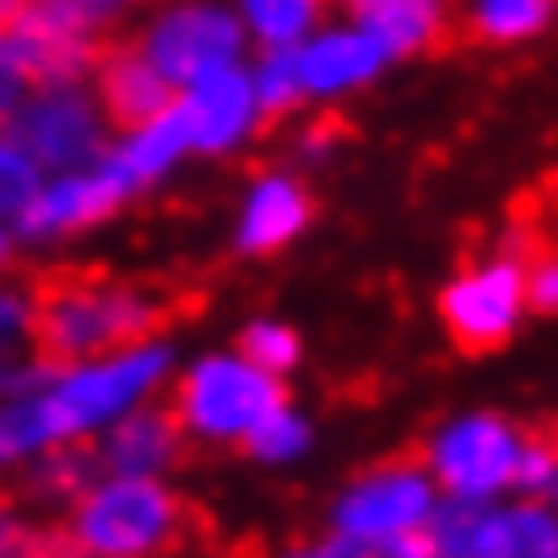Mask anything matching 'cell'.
Wrapping results in <instances>:
<instances>
[{
	"label": "cell",
	"instance_id": "277c9868",
	"mask_svg": "<svg viewBox=\"0 0 558 558\" xmlns=\"http://www.w3.org/2000/svg\"><path fill=\"white\" fill-rule=\"evenodd\" d=\"M526 310L521 293V271L494 250L461 244L456 260V282L439 293V315H445V337L461 359H488L515 337V320Z\"/></svg>",
	"mask_w": 558,
	"mask_h": 558
},
{
	"label": "cell",
	"instance_id": "4dcf8cb0",
	"mask_svg": "<svg viewBox=\"0 0 558 558\" xmlns=\"http://www.w3.org/2000/svg\"><path fill=\"white\" fill-rule=\"evenodd\" d=\"M16 98H22V82L0 65V125H11V114H16Z\"/></svg>",
	"mask_w": 558,
	"mask_h": 558
},
{
	"label": "cell",
	"instance_id": "1f68e13d",
	"mask_svg": "<svg viewBox=\"0 0 558 558\" xmlns=\"http://www.w3.org/2000/svg\"><path fill=\"white\" fill-rule=\"evenodd\" d=\"M27 5H33V0H0V38H5V33H11L22 16H27Z\"/></svg>",
	"mask_w": 558,
	"mask_h": 558
},
{
	"label": "cell",
	"instance_id": "2e32d148",
	"mask_svg": "<svg viewBox=\"0 0 558 558\" xmlns=\"http://www.w3.org/2000/svg\"><path fill=\"white\" fill-rule=\"evenodd\" d=\"M385 65V49L369 33H326L320 44L299 49V87L304 93H337L353 87Z\"/></svg>",
	"mask_w": 558,
	"mask_h": 558
},
{
	"label": "cell",
	"instance_id": "44dd1931",
	"mask_svg": "<svg viewBox=\"0 0 558 558\" xmlns=\"http://www.w3.org/2000/svg\"><path fill=\"white\" fill-rule=\"evenodd\" d=\"M554 477H558V450H554V423H521V456H515V477L510 494L548 505L554 499Z\"/></svg>",
	"mask_w": 558,
	"mask_h": 558
},
{
	"label": "cell",
	"instance_id": "ffe728a7",
	"mask_svg": "<svg viewBox=\"0 0 558 558\" xmlns=\"http://www.w3.org/2000/svg\"><path fill=\"white\" fill-rule=\"evenodd\" d=\"M260 136H271V125H282L299 104H304V87H299V49L282 44V49H266L260 60Z\"/></svg>",
	"mask_w": 558,
	"mask_h": 558
},
{
	"label": "cell",
	"instance_id": "52a82bcc",
	"mask_svg": "<svg viewBox=\"0 0 558 558\" xmlns=\"http://www.w3.org/2000/svg\"><path fill=\"white\" fill-rule=\"evenodd\" d=\"M169 369V348H136L114 364H82V369L60 374V385H49L38 401V417H44V434L49 445L54 439H76V434H93L98 423H114L120 412H131V401Z\"/></svg>",
	"mask_w": 558,
	"mask_h": 558
},
{
	"label": "cell",
	"instance_id": "9c48e42d",
	"mask_svg": "<svg viewBox=\"0 0 558 558\" xmlns=\"http://www.w3.org/2000/svg\"><path fill=\"white\" fill-rule=\"evenodd\" d=\"M244 33L228 11L217 5H180L169 16H158V27L147 33L142 54L153 60V71L169 82V87H190L195 76L217 71V65H233Z\"/></svg>",
	"mask_w": 558,
	"mask_h": 558
},
{
	"label": "cell",
	"instance_id": "83f0119b",
	"mask_svg": "<svg viewBox=\"0 0 558 558\" xmlns=\"http://www.w3.org/2000/svg\"><path fill=\"white\" fill-rule=\"evenodd\" d=\"M38 5H49V11L71 16V22H76V27H87V33H109L131 0H38Z\"/></svg>",
	"mask_w": 558,
	"mask_h": 558
},
{
	"label": "cell",
	"instance_id": "3957f363",
	"mask_svg": "<svg viewBox=\"0 0 558 558\" xmlns=\"http://www.w3.org/2000/svg\"><path fill=\"white\" fill-rule=\"evenodd\" d=\"M434 505H439V488L423 472V450H401L342 488V499L331 505V537H348L364 548L401 543L428 526Z\"/></svg>",
	"mask_w": 558,
	"mask_h": 558
},
{
	"label": "cell",
	"instance_id": "5bb4252c",
	"mask_svg": "<svg viewBox=\"0 0 558 558\" xmlns=\"http://www.w3.org/2000/svg\"><path fill=\"white\" fill-rule=\"evenodd\" d=\"M180 114H185L190 147H201V153H222V147L250 125V114H255V87H250L244 71L217 65V71H206V76L190 82Z\"/></svg>",
	"mask_w": 558,
	"mask_h": 558
},
{
	"label": "cell",
	"instance_id": "7a4b0ae2",
	"mask_svg": "<svg viewBox=\"0 0 558 558\" xmlns=\"http://www.w3.org/2000/svg\"><path fill=\"white\" fill-rule=\"evenodd\" d=\"M195 510L163 477H98L60 515L76 558H169L190 543Z\"/></svg>",
	"mask_w": 558,
	"mask_h": 558
},
{
	"label": "cell",
	"instance_id": "ac0fdd59",
	"mask_svg": "<svg viewBox=\"0 0 558 558\" xmlns=\"http://www.w3.org/2000/svg\"><path fill=\"white\" fill-rule=\"evenodd\" d=\"M554 0H477L456 22V54L461 49H505L548 27Z\"/></svg>",
	"mask_w": 558,
	"mask_h": 558
},
{
	"label": "cell",
	"instance_id": "7c38bea8",
	"mask_svg": "<svg viewBox=\"0 0 558 558\" xmlns=\"http://www.w3.org/2000/svg\"><path fill=\"white\" fill-rule=\"evenodd\" d=\"M190 450V434L180 428L174 407L169 401H153V407H136V412H120L104 439H93V456H98V472L104 477H163L169 466H180Z\"/></svg>",
	"mask_w": 558,
	"mask_h": 558
},
{
	"label": "cell",
	"instance_id": "cb8c5ba5",
	"mask_svg": "<svg viewBox=\"0 0 558 558\" xmlns=\"http://www.w3.org/2000/svg\"><path fill=\"white\" fill-rule=\"evenodd\" d=\"M239 364H250L255 374H282L299 364V337L288 326H271V320H255L244 326L239 337Z\"/></svg>",
	"mask_w": 558,
	"mask_h": 558
},
{
	"label": "cell",
	"instance_id": "484cf974",
	"mask_svg": "<svg viewBox=\"0 0 558 558\" xmlns=\"http://www.w3.org/2000/svg\"><path fill=\"white\" fill-rule=\"evenodd\" d=\"M244 11H250V22L260 27L266 49H282V44H293V38L315 22L320 0H244Z\"/></svg>",
	"mask_w": 558,
	"mask_h": 558
},
{
	"label": "cell",
	"instance_id": "6da1fadb",
	"mask_svg": "<svg viewBox=\"0 0 558 558\" xmlns=\"http://www.w3.org/2000/svg\"><path fill=\"white\" fill-rule=\"evenodd\" d=\"M206 310L201 282H131L104 266H49L22 299L27 348L44 374L153 348V337L185 326Z\"/></svg>",
	"mask_w": 558,
	"mask_h": 558
},
{
	"label": "cell",
	"instance_id": "7402d4cb",
	"mask_svg": "<svg viewBox=\"0 0 558 558\" xmlns=\"http://www.w3.org/2000/svg\"><path fill=\"white\" fill-rule=\"evenodd\" d=\"M49 374L33 364L27 348V320H22V299L0 293V390H33Z\"/></svg>",
	"mask_w": 558,
	"mask_h": 558
},
{
	"label": "cell",
	"instance_id": "4fadbf2b",
	"mask_svg": "<svg viewBox=\"0 0 558 558\" xmlns=\"http://www.w3.org/2000/svg\"><path fill=\"white\" fill-rule=\"evenodd\" d=\"M125 195H136V185H131V174L109 158V163L93 169V174H65V180H54L49 190H38V195L16 211V228H22L27 239H44V233H76V228L109 217Z\"/></svg>",
	"mask_w": 558,
	"mask_h": 558
},
{
	"label": "cell",
	"instance_id": "4316f807",
	"mask_svg": "<svg viewBox=\"0 0 558 558\" xmlns=\"http://www.w3.org/2000/svg\"><path fill=\"white\" fill-rule=\"evenodd\" d=\"M38 195V169L16 142H0V217H16Z\"/></svg>",
	"mask_w": 558,
	"mask_h": 558
},
{
	"label": "cell",
	"instance_id": "5b68a950",
	"mask_svg": "<svg viewBox=\"0 0 558 558\" xmlns=\"http://www.w3.org/2000/svg\"><path fill=\"white\" fill-rule=\"evenodd\" d=\"M169 407L190 434V445H239V434L266 412L288 407V396L271 374H255L239 359H206L174 385Z\"/></svg>",
	"mask_w": 558,
	"mask_h": 558
},
{
	"label": "cell",
	"instance_id": "30bf717a",
	"mask_svg": "<svg viewBox=\"0 0 558 558\" xmlns=\"http://www.w3.org/2000/svg\"><path fill=\"white\" fill-rule=\"evenodd\" d=\"M93 82H98V109H104V120L114 125V131H125V136H136V131H147L153 120H163L180 98H174V87L153 71V60L142 54V44H131V38H104L98 44V60H93V71H87Z\"/></svg>",
	"mask_w": 558,
	"mask_h": 558
},
{
	"label": "cell",
	"instance_id": "8fae6325",
	"mask_svg": "<svg viewBox=\"0 0 558 558\" xmlns=\"http://www.w3.org/2000/svg\"><path fill=\"white\" fill-rule=\"evenodd\" d=\"M16 147L33 169H82L104 153V120L76 87L38 93V104L16 114Z\"/></svg>",
	"mask_w": 558,
	"mask_h": 558
},
{
	"label": "cell",
	"instance_id": "836d02e7",
	"mask_svg": "<svg viewBox=\"0 0 558 558\" xmlns=\"http://www.w3.org/2000/svg\"><path fill=\"white\" fill-rule=\"evenodd\" d=\"M348 5H353V11H369L374 0H348Z\"/></svg>",
	"mask_w": 558,
	"mask_h": 558
},
{
	"label": "cell",
	"instance_id": "ba28073f",
	"mask_svg": "<svg viewBox=\"0 0 558 558\" xmlns=\"http://www.w3.org/2000/svg\"><path fill=\"white\" fill-rule=\"evenodd\" d=\"M109 33H87L76 27L71 16L49 11V5H27V16L0 38V65L22 82V87H38V93H60V87H76L93 60H98V44Z\"/></svg>",
	"mask_w": 558,
	"mask_h": 558
},
{
	"label": "cell",
	"instance_id": "f1b7e54d",
	"mask_svg": "<svg viewBox=\"0 0 558 558\" xmlns=\"http://www.w3.org/2000/svg\"><path fill=\"white\" fill-rule=\"evenodd\" d=\"M33 526H38V521H27L22 505H16L11 494H0V558H27Z\"/></svg>",
	"mask_w": 558,
	"mask_h": 558
},
{
	"label": "cell",
	"instance_id": "d6986e66",
	"mask_svg": "<svg viewBox=\"0 0 558 558\" xmlns=\"http://www.w3.org/2000/svg\"><path fill=\"white\" fill-rule=\"evenodd\" d=\"M310 222V195L293 185V180H266L255 185L250 206H244V222H239V250H277L288 244L299 228Z\"/></svg>",
	"mask_w": 558,
	"mask_h": 558
},
{
	"label": "cell",
	"instance_id": "e0dca14e",
	"mask_svg": "<svg viewBox=\"0 0 558 558\" xmlns=\"http://www.w3.org/2000/svg\"><path fill=\"white\" fill-rule=\"evenodd\" d=\"M364 33L385 54H445V11L434 0H374L364 11Z\"/></svg>",
	"mask_w": 558,
	"mask_h": 558
},
{
	"label": "cell",
	"instance_id": "9a60e30c",
	"mask_svg": "<svg viewBox=\"0 0 558 558\" xmlns=\"http://www.w3.org/2000/svg\"><path fill=\"white\" fill-rule=\"evenodd\" d=\"M472 558H558V526L548 505L515 499V505H488L477 521Z\"/></svg>",
	"mask_w": 558,
	"mask_h": 558
},
{
	"label": "cell",
	"instance_id": "f546056e",
	"mask_svg": "<svg viewBox=\"0 0 558 558\" xmlns=\"http://www.w3.org/2000/svg\"><path fill=\"white\" fill-rule=\"evenodd\" d=\"M255 558H369L348 537H320V543H288V548H260Z\"/></svg>",
	"mask_w": 558,
	"mask_h": 558
},
{
	"label": "cell",
	"instance_id": "603a6c76",
	"mask_svg": "<svg viewBox=\"0 0 558 558\" xmlns=\"http://www.w3.org/2000/svg\"><path fill=\"white\" fill-rule=\"evenodd\" d=\"M239 450L255 456V461H293V456L310 450V423H304L299 412L277 407V412H266L260 423H250V428L239 434Z\"/></svg>",
	"mask_w": 558,
	"mask_h": 558
},
{
	"label": "cell",
	"instance_id": "d6a6232c",
	"mask_svg": "<svg viewBox=\"0 0 558 558\" xmlns=\"http://www.w3.org/2000/svg\"><path fill=\"white\" fill-rule=\"evenodd\" d=\"M5 255H11V239H5V233H0V260H5Z\"/></svg>",
	"mask_w": 558,
	"mask_h": 558
},
{
	"label": "cell",
	"instance_id": "d4e9b609",
	"mask_svg": "<svg viewBox=\"0 0 558 558\" xmlns=\"http://www.w3.org/2000/svg\"><path fill=\"white\" fill-rule=\"evenodd\" d=\"M44 445H49V434H44V417H38V401L33 396L0 407V472L16 466V461H27V456H38Z\"/></svg>",
	"mask_w": 558,
	"mask_h": 558
},
{
	"label": "cell",
	"instance_id": "8992f818",
	"mask_svg": "<svg viewBox=\"0 0 558 558\" xmlns=\"http://www.w3.org/2000/svg\"><path fill=\"white\" fill-rule=\"evenodd\" d=\"M515 456H521V423L477 412V417H461V423L439 428L423 445V472L439 488V499L499 505V494H510Z\"/></svg>",
	"mask_w": 558,
	"mask_h": 558
}]
</instances>
